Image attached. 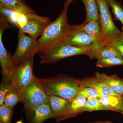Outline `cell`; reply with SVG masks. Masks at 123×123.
<instances>
[{
    "mask_svg": "<svg viewBox=\"0 0 123 123\" xmlns=\"http://www.w3.org/2000/svg\"><path fill=\"white\" fill-rule=\"evenodd\" d=\"M15 123H24L23 122L22 119H21L20 120H18Z\"/></svg>",
    "mask_w": 123,
    "mask_h": 123,
    "instance_id": "34",
    "label": "cell"
},
{
    "mask_svg": "<svg viewBox=\"0 0 123 123\" xmlns=\"http://www.w3.org/2000/svg\"><path fill=\"white\" fill-rule=\"evenodd\" d=\"M49 96V103L52 111L54 118L57 122L66 119L70 99L51 95Z\"/></svg>",
    "mask_w": 123,
    "mask_h": 123,
    "instance_id": "10",
    "label": "cell"
},
{
    "mask_svg": "<svg viewBox=\"0 0 123 123\" xmlns=\"http://www.w3.org/2000/svg\"><path fill=\"white\" fill-rule=\"evenodd\" d=\"M18 41L17 49L12 56L13 66H17L24 62L34 57L39 51L38 39L18 31Z\"/></svg>",
    "mask_w": 123,
    "mask_h": 123,
    "instance_id": "5",
    "label": "cell"
},
{
    "mask_svg": "<svg viewBox=\"0 0 123 123\" xmlns=\"http://www.w3.org/2000/svg\"><path fill=\"white\" fill-rule=\"evenodd\" d=\"M19 12L11 10L5 7H0V18L5 20L8 22L16 25Z\"/></svg>",
    "mask_w": 123,
    "mask_h": 123,
    "instance_id": "24",
    "label": "cell"
},
{
    "mask_svg": "<svg viewBox=\"0 0 123 123\" xmlns=\"http://www.w3.org/2000/svg\"><path fill=\"white\" fill-rule=\"evenodd\" d=\"M0 7L24 14L27 16L28 19L32 18L34 14L36 13L25 2L19 0H0Z\"/></svg>",
    "mask_w": 123,
    "mask_h": 123,
    "instance_id": "14",
    "label": "cell"
},
{
    "mask_svg": "<svg viewBox=\"0 0 123 123\" xmlns=\"http://www.w3.org/2000/svg\"><path fill=\"white\" fill-rule=\"evenodd\" d=\"M22 99L20 91L15 84L12 82L5 95L4 104L13 110L18 103L22 102Z\"/></svg>",
    "mask_w": 123,
    "mask_h": 123,
    "instance_id": "19",
    "label": "cell"
},
{
    "mask_svg": "<svg viewBox=\"0 0 123 123\" xmlns=\"http://www.w3.org/2000/svg\"><path fill=\"white\" fill-rule=\"evenodd\" d=\"M2 79L0 86V105L4 104L5 95L12 83L8 75L1 71Z\"/></svg>",
    "mask_w": 123,
    "mask_h": 123,
    "instance_id": "25",
    "label": "cell"
},
{
    "mask_svg": "<svg viewBox=\"0 0 123 123\" xmlns=\"http://www.w3.org/2000/svg\"><path fill=\"white\" fill-rule=\"evenodd\" d=\"M79 80L82 86L93 88L98 92L101 96L118 95L115 93L107 86L97 80L95 77L87 78Z\"/></svg>",
    "mask_w": 123,
    "mask_h": 123,
    "instance_id": "15",
    "label": "cell"
},
{
    "mask_svg": "<svg viewBox=\"0 0 123 123\" xmlns=\"http://www.w3.org/2000/svg\"><path fill=\"white\" fill-rule=\"evenodd\" d=\"M74 0H65V1L64 4L68 5H69L71 2L73 1ZM82 1V0H81Z\"/></svg>",
    "mask_w": 123,
    "mask_h": 123,
    "instance_id": "32",
    "label": "cell"
},
{
    "mask_svg": "<svg viewBox=\"0 0 123 123\" xmlns=\"http://www.w3.org/2000/svg\"><path fill=\"white\" fill-rule=\"evenodd\" d=\"M120 97L117 95H110L98 97L99 102L104 105L114 109L117 112L116 108L120 103Z\"/></svg>",
    "mask_w": 123,
    "mask_h": 123,
    "instance_id": "22",
    "label": "cell"
},
{
    "mask_svg": "<svg viewBox=\"0 0 123 123\" xmlns=\"http://www.w3.org/2000/svg\"><path fill=\"white\" fill-rule=\"evenodd\" d=\"M28 21V18L26 15L19 12L17 21V24L15 26L19 30L22 28L27 24Z\"/></svg>",
    "mask_w": 123,
    "mask_h": 123,
    "instance_id": "30",
    "label": "cell"
},
{
    "mask_svg": "<svg viewBox=\"0 0 123 123\" xmlns=\"http://www.w3.org/2000/svg\"><path fill=\"white\" fill-rule=\"evenodd\" d=\"M51 22L50 18L48 17L44 19L29 18L27 24L19 31L37 39L42 35L46 27Z\"/></svg>",
    "mask_w": 123,
    "mask_h": 123,
    "instance_id": "11",
    "label": "cell"
},
{
    "mask_svg": "<svg viewBox=\"0 0 123 123\" xmlns=\"http://www.w3.org/2000/svg\"><path fill=\"white\" fill-rule=\"evenodd\" d=\"M87 100L86 97L77 93L74 97L70 99L66 119L74 117L81 113L82 110Z\"/></svg>",
    "mask_w": 123,
    "mask_h": 123,
    "instance_id": "17",
    "label": "cell"
},
{
    "mask_svg": "<svg viewBox=\"0 0 123 123\" xmlns=\"http://www.w3.org/2000/svg\"><path fill=\"white\" fill-rule=\"evenodd\" d=\"M20 0L21 1H22V2H24V1L23 0Z\"/></svg>",
    "mask_w": 123,
    "mask_h": 123,
    "instance_id": "37",
    "label": "cell"
},
{
    "mask_svg": "<svg viewBox=\"0 0 123 123\" xmlns=\"http://www.w3.org/2000/svg\"><path fill=\"white\" fill-rule=\"evenodd\" d=\"M123 65V58L116 57L98 59L96 66L99 68H109Z\"/></svg>",
    "mask_w": 123,
    "mask_h": 123,
    "instance_id": "23",
    "label": "cell"
},
{
    "mask_svg": "<svg viewBox=\"0 0 123 123\" xmlns=\"http://www.w3.org/2000/svg\"><path fill=\"white\" fill-rule=\"evenodd\" d=\"M34 57L18 65L13 66L10 76L11 82L17 87L21 94L35 77L33 71Z\"/></svg>",
    "mask_w": 123,
    "mask_h": 123,
    "instance_id": "6",
    "label": "cell"
},
{
    "mask_svg": "<svg viewBox=\"0 0 123 123\" xmlns=\"http://www.w3.org/2000/svg\"><path fill=\"white\" fill-rule=\"evenodd\" d=\"M122 23V24H123V26H122V32L123 33V21H122V22H121Z\"/></svg>",
    "mask_w": 123,
    "mask_h": 123,
    "instance_id": "36",
    "label": "cell"
},
{
    "mask_svg": "<svg viewBox=\"0 0 123 123\" xmlns=\"http://www.w3.org/2000/svg\"><path fill=\"white\" fill-rule=\"evenodd\" d=\"M107 42L116 49L123 57V33L122 31L114 38Z\"/></svg>",
    "mask_w": 123,
    "mask_h": 123,
    "instance_id": "29",
    "label": "cell"
},
{
    "mask_svg": "<svg viewBox=\"0 0 123 123\" xmlns=\"http://www.w3.org/2000/svg\"><path fill=\"white\" fill-rule=\"evenodd\" d=\"M68 5H64L63 9L59 16L55 21L48 24L38 39L39 52L62 42L70 30L72 25L68 22Z\"/></svg>",
    "mask_w": 123,
    "mask_h": 123,
    "instance_id": "2",
    "label": "cell"
},
{
    "mask_svg": "<svg viewBox=\"0 0 123 123\" xmlns=\"http://www.w3.org/2000/svg\"><path fill=\"white\" fill-rule=\"evenodd\" d=\"M116 109L117 112H120L123 115V95L120 97V103Z\"/></svg>",
    "mask_w": 123,
    "mask_h": 123,
    "instance_id": "31",
    "label": "cell"
},
{
    "mask_svg": "<svg viewBox=\"0 0 123 123\" xmlns=\"http://www.w3.org/2000/svg\"><path fill=\"white\" fill-rule=\"evenodd\" d=\"M115 111L112 108L104 105L99 102L98 98L88 99L81 111V113L86 111Z\"/></svg>",
    "mask_w": 123,
    "mask_h": 123,
    "instance_id": "21",
    "label": "cell"
},
{
    "mask_svg": "<svg viewBox=\"0 0 123 123\" xmlns=\"http://www.w3.org/2000/svg\"><path fill=\"white\" fill-rule=\"evenodd\" d=\"M78 26L79 29L92 37L97 40H104L102 37L101 26L99 21H91L88 22L85 21L82 24Z\"/></svg>",
    "mask_w": 123,
    "mask_h": 123,
    "instance_id": "18",
    "label": "cell"
},
{
    "mask_svg": "<svg viewBox=\"0 0 123 123\" xmlns=\"http://www.w3.org/2000/svg\"><path fill=\"white\" fill-rule=\"evenodd\" d=\"M103 40H97L92 37L79 29L76 25H72L70 30L61 42L75 47L92 48Z\"/></svg>",
    "mask_w": 123,
    "mask_h": 123,
    "instance_id": "8",
    "label": "cell"
},
{
    "mask_svg": "<svg viewBox=\"0 0 123 123\" xmlns=\"http://www.w3.org/2000/svg\"><path fill=\"white\" fill-rule=\"evenodd\" d=\"M53 118V111L48 102L35 108L30 123H42L48 119Z\"/></svg>",
    "mask_w": 123,
    "mask_h": 123,
    "instance_id": "16",
    "label": "cell"
},
{
    "mask_svg": "<svg viewBox=\"0 0 123 123\" xmlns=\"http://www.w3.org/2000/svg\"><path fill=\"white\" fill-rule=\"evenodd\" d=\"M9 27L7 23L4 21L0 22V63L1 71L10 77L13 68L12 56L6 48L2 40L4 31Z\"/></svg>",
    "mask_w": 123,
    "mask_h": 123,
    "instance_id": "9",
    "label": "cell"
},
{
    "mask_svg": "<svg viewBox=\"0 0 123 123\" xmlns=\"http://www.w3.org/2000/svg\"><path fill=\"white\" fill-rule=\"evenodd\" d=\"M104 123H115L114 122H111V121H104Z\"/></svg>",
    "mask_w": 123,
    "mask_h": 123,
    "instance_id": "35",
    "label": "cell"
},
{
    "mask_svg": "<svg viewBox=\"0 0 123 123\" xmlns=\"http://www.w3.org/2000/svg\"><path fill=\"white\" fill-rule=\"evenodd\" d=\"M88 56L91 60L93 59H99L116 57L123 58V56L118 51L106 41L99 48L91 52Z\"/></svg>",
    "mask_w": 123,
    "mask_h": 123,
    "instance_id": "13",
    "label": "cell"
},
{
    "mask_svg": "<svg viewBox=\"0 0 123 123\" xmlns=\"http://www.w3.org/2000/svg\"><path fill=\"white\" fill-rule=\"evenodd\" d=\"M22 96V102L24 104L26 116L30 122L35 108L48 102L49 96L44 92L37 77L36 76L25 88Z\"/></svg>",
    "mask_w": 123,
    "mask_h": 123,
    "instance_id": "4",
    "label": "cell"
},
{
    "mask_svg": "<svg viewBox=\"0 0 123 123\" xmlns=\"http://www.w3.org/2000/svg\"><path fill=\"white\" fill-rule=\"evenodd\" d=\"M111 8L114 19L122 22L123 20V7L115 0H106Z\"/></svg>",
    "mask_w": 123,
    "mask_h": 123,
    "instance_id": "26",
    "label": "cell"
},
{
    "mask_svg": "<svg viewBox=\"0 0 123 123\" xmlns=\"http://www.w3.org/2000/svg\"><path fill=\"white\" fill-rule=\"evenodd\" d=\"M37 78L48 96L55 95L70 99L82 86L79 79L65 74H58L47 78Z\"/></svg>",
    "mask_w": 123,
    "mask_h": 123,
    "instance_id": "1",
    "label": "cell"
},
{
    "mask_svg": "<svg viewBox=\"0 0 123 123\" xmlns=\"http://www.w3.org/2000/svg\"><path fill=\"white\" fill-rule=\"evenodd\" d=\"M99 11V21L102 37L107 41L112 39L121 33L115 25L109 9V5L106 0H97Z\"/></svg>",
    "mask_w": 123,
    "mask_h": 123,
    "instance_id": "7",
    "label": "cell"
},
{
    "mask_svg": "<svg viewBox=\"0 0 123 123\" xmlns=\"http://www.w3.org/2000/svg\"><path fill=\"white\" fill-rule=\"evenodd\" d=\"M86 10V22L99 21V11L97 0H82Z\"/></svg>",
    "mask_w": 123,
    "mask_h": 123,
    "instance_id": "20",
    "label": "cell"
},
{
    "mask_svg": "<svg viewBox=\"0 0 123 123\" xmlns=\"http://www.w3.org/2000/svg\"><path fill=\"white\" fill-rule=\"evenodd\" d=\"M12 109L4 104L0 105V122L2 123H10L13 115Z\"/></svg>",
    "mask_w": 123,
    "mask_h": 123,
    "instance_id": "27",
    "label": "cell"
},
{
    "mask_svg": "<svg viewBox=\"0 0 123 123\" xmlns=\"http://www.w3.org/2000/svg\"><path fill=\"white\" fill-rule=\"evenodd\" d=\"M91 48L79 47L61 42L51 47L39 51L38 53L40 63L54 64L60 60L78 55H88Z\"/></svg>",
    "mask_w": 123,
    "mask_h": 123,
    "instance_id": "3",
    "label": "cell"
},
{
    "mask_svg": "<svg viewBox=\"0 0 123 123\" xmlns=\"http://www.w3.org/2000/svg\"><path fill=\"white\" fill-rule=\"evenodd\" d=\"M94 75L97 80L107 86L116 94L119 96L123 95V80L116 74L108 76L97 72Z\"/></svg>",
    "mask_w": 123,
    "mask_h": 123,
    "instance_id": "12",
    "label": "cell"
},
{
    "mask_svg": "<svg viewBox=\"0 0 123 123\" xmlns=\"http://www.w3.org/2000/svg\"><path fill=\"white\" fill-rule=\"evenodd\" d=\"M77 93L86 97L87 99L101 97L98 92L95 89L86 86H82Z\"/></svg>",
    "mask_w": 123,
    "mask_h": 123,
    "instance_id": "28",
    "label": "cell"
},
{
    "mask_svg": "<svg viewBox=\"0 0 123 123\" xmlns=\"http://www.w3.org/2000/svg\"><path fill=\"white\" fill-rule=\"evenodd\" d=\"M104 123V122L103 121H93L92 123Z\"/></svg>",
    "mask_w": 123,
    "mask_h": 123,
    "instance_id": "33",
    "label": "cell"
}]
</instances>
